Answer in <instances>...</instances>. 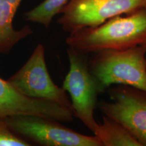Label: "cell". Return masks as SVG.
<instances>
[{
  "instance_id": "cell-10",
  "label": "cell",
  "mask_w": 146,
  "mask_h": 146,
  "mask_svg": "<svg viewBox=\"0 0 146 146\" xmlns=\"http://www.w3.org/2000/svg\"><path fill=\"white\" fill-rule=\"evenodd\" d=\"M94 133L102 146H141L123 125L105 115H103L102 123L98 124Z\"/></svg>"
},
{
  "instance_id": "cell-12",
  "label": "cell",
  "mask_w": 146,
  "mask_h": 146,
  "mask_svg": "<svg viewBox=\"0 0 146 146\" xmlns=\"http://www.w3.org/2000/svg\"><path fill=\"white\" fill-rule=\"evenodd\" d=\"M31 144L9 128L3 118H0V146H29Z\"/></svg>"
},
{
  "instance_id": "cell-8",
  "label": "cell",
  "mask_w": 146,
  "mask_h": 146,
  "mask_svg": "<svg viewBox=\"0 0 146 146\" xmlns=\"http://www.w3.org/2000/svg\"><path fill=\"white\" fill-rule=\"evenodd\" d=\"M17 115L41 116L62 123H68L74 120L72 111L68 108L23 96L8 81L0 78V118Z\"/></svg>"
},
{
  "instance_id": "cell-2",
  "label": "cell",
  "mask_w": 146,
  "mask_h": 146,
  "mask_svg": "<svg viewBox=\"0 0 146 146\" xmlns=\"http://www.w3.org/2000/svg\"><path fill=\"white\" fill-rule=\"evenodd\" d=\"M88 62L99 93L113 85L131 86L146 92V47L138 45L125 50L94 52Z\"/></svg>"
},
{
  "instance_id": "cell-9",
  "label": "cell",
  "mask_w": 146,
  "mask_h": 146,
  "mask_svg": "<svg viewBox=\"0 0 146 146\" xmlns=\"http://www.w3.org/2000/svg\"><path fill=\"white\" fill-rule=\"evenodd\" d=\"M17 10L5 0H0V54H8L14 46L33 33L29 26L15 30L12 22Z\"/></svg>"
},
{
  "instance_id": "cell-1",
  "label": "cell",
  "mask_w": 146,
  "mask_h": 146,
  "mask_svg": "<svg viewBox=\"0 0 146 146\" xmlns=\"http://www.w3.org/2000/svg\"><path fill=\"white\" fill-rule=\"evenodd\" d=\"M146 40V8L125 16H116L101 25L70 33L68 47L87 54L104 50H125Z\"/></svg>"
},
{
  "instance_id": "cell-6",
  "label": "cell",
  "mask_w": 146,
  "mask_h": 146,
  "mask_svg": "<svg viewBox=\"0 0 146 146\" xmlns=\"http://www.w3.org/2000/svg\"><path fill=\"white\" fill-rule=\"evenodd\" d=\"M7 81L23 96L55 102L72 111L67 92L51 78L45 62L44 46L41 43L36 45L23 66Z\"/></svg>"
},
{
  "instance_id": "cell-3",
  "label": "cell",
  "mask_w": 146,
  "mask_h": 146,
  "mask_svg": "<svg viewBox=\"0 0 146 146\" xmlns=\"http://www.w3.org/2000/svg\"><path fill=\"white\" fill-rule=\"evenodd\" d=\"M67 54L69 71L62 87L70 95L74 117L94 133L98 124L94 114L99 94L98 85L89 70L86 54L70 47Z\"/></svg>"
},
{
  "instance_id": "cell-11",
  "label": "cell",
  "mask_w": 146,
  "mask_h": 146,
  "mask_svg": "<svg viewBox=\"0 0 146 146\" xmlns=\"http://www.w3.org/2000/svg\"><path fill=\"white\" fill-rule=\"evenodd\" d=\"M68 0H44L43 2L25 13L27 21L36 23L47 28L53 18L60 14V11Z\"/></svg>"
},
{
  "instance_id": "cell-4",
  "label": "cell",
  "mask_w": 146,
  "mask_h": 146,
  "mask_svg": "<svg viewBox=\"0 0 146 146\" xmlns=\"http://www.w3.org/2000/svg\"><path fill=\"white\" fill-rule=\"evenodd\" d=\"M3 119L18 135L40 145L102 146L96 135H83L57 120L30 115H17Z\"/></svg>"
},
{
  "instance_id": "cell-13",
  "label": "cell",
  "mask_w": 146,
  "mask_h": 146,
  "mask_svg": "<svg viewBox=\"0 0 146 146\" xmlns=\"http://www.w3.org/2000/svg\"><path fill=\"white\" fill-rule=\"evenodd\" d=\"M8 2L10 3L11 5H12L15 8L16 10H18V7H19L20 4H21L22 0H5Z\"/></svg>"
},
{
  "instance_id": "cell-14",
  "label": "cell",
  "mask_w": 146,
  "mask_h": 146,
  "mask_svg": "<svg viewBox=\"0 0 146 146\" xmlns=\"http://www.w3.org/2000/svg\"><path fill=\"white\" fill-rule=\"evenodd\" d=\"M142 45H143V46H145V47H146V40H145V42H144V43H143V44H142Z\"/></svg>"
},
{
  "instance_id": "cell-5",
  "label": "cell",
  "mask_w": 146,
  "mask_h": 146,
  "mask_svg": "<svg viewBox=\"0 0 146 146\" xmlns=\"http://www.w3.org/2000/svg\"><path fill=\"white\" fill-rule=\"evenodd\" d=\"M145 8L146 0H68L60 11L62 16L58 23L70 33Z\"/></svg>"
},
{
  "instance_id": "cell-7",
  "label": "cell",
  "mask_w": 146,
  "mask_h": 146,
  "mask_svg": "<svg viewBox=\"0 0 146 146\" xmlns=\"http://www.w3.org/2000/svg\"><path fill=\"white\" fill-rule=\"evenodd\" d=\"M108 89L111 102H100L101 112L123 125L141 146H146V92L124 85Z\"/></svg>"
}]
</instances>
